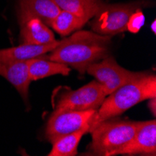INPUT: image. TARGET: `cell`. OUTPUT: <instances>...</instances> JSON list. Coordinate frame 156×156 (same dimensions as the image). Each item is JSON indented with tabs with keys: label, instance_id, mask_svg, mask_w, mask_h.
Here are the masks:
<instances>
[{
	"label": "cell",
	"instance_id": "obj_1",
	"mask_svg": "<svg viewBox=\"0 0 156 156\" xmlns=\"http://www.w3.org/2000/svg\"><path fill=\"white\" fill-rule=\"evenodd\" d=\"M110 43L109 36L80 30L60 40L58 46L47 53L46 57L84 74L89 66L108 56Z\"/></svg>",
	"mask_w": 156,
	"mask_h": 156
},
{
	"label": "cell",
	"instance_id": "obj_2",
	"mask_svg": "<svg viewBox=\"0 0 156 156\" xmlns=\"http://www.w3.org/2000/svg\"><path fill=\"white\" fill-rule=\"evenodd\" d=\"M153 97H156V77L154 74L146 73L142 77L122 85L106 96L91 120L89 133L101 122L118 117L138 103Z\"/></svg>",
	"mask_w": 156,
	"mask_h": 156
},
{
	"label": "cell",
	"instance_id": "obj_3",
	"mask_svg": "<svg viewBox=\"0 0 156 156\" xmlns=\"http://www.w3.org/2000/svg\"><path fill=\"white\" fill-rule=\"evenodd\" d=\"M140 122L124 121L118 117L98 123L91 132L92 142L88 146L90 154L114 156L135 136Z\"/></svg>",
	"mask_w": 156,
	"mask_h": 156
},
{
	"label": "cell",
	"instance_id": "obj_4",
	"mask_svg": "<svg viewBox=\"0 0 156 156\" xmlns=\"http://www.w3.org/2000/svg\"><path fill=\"white\" fill-rule=\"evenodd\" d=\"M151 0H136L129 3L105 4L92 18L91 26L94 33L103 36H115L126 31L129 17L136 9L149 8Z\"/></svg>",
	"mask_w": 156,
	"mask_h": 156
},
{
	"label": "cell",
	"instance_id": "obj_5",
	"mask_svg": "<svg viewBox=\"0 0 156 156\" xmlns=\"http://www.w3.org/2000/svg\"><path fill=\"white\" fill-rule=\"evenodd\" d=\"M106 96L107 94L102 85L93 80L78 90L63 94L58 99L52 114L64 111L97 110Z\"/></svg>",
	"mask_w": 156,
	"mask_h": 156
},
{
	"label": "cell",
	"instance_id": "obj_6",
	"mask_svg": "<svg viewBox=\"0 0 156 156\" xmlns=\"http://www.w3.org/2000/svg\"><path fill=\"white\" fill-rule=\"evenodd\" d=\"M86 72L100 83L107 95L110 94L122 85L129 83L145 75V72H134L122 67L116 60L107 56L106 58L92 64Z\"/></svg>",
	"mask_w": 156,
	"mask_h": 156
},
{
	"label": "cell",
	"instance_id": "obj_7",
	"mask_svg": "<svg viewBox=\"0 0 156 156\" xmlns=\"http://www.w3.org/2000/svg\"><path fill=\"white\" fill-rule=\"evenodd\" d=\"M96 110L64 111L51 114L46 126V137L51 143L66 135L90 128V122Z\"/></svg>",
	"mask_w": 156,
	"mask_h": 156
},
{
	"label": "cell",
	"instance_id": "obj_8",
	"mask_svg": "<svg viewBox=\"0 0 156 156\" xmlns=\"http://www.w3.org/2000/svg\"><path fill=\"white\" fill-rule=\"evenodd\" d=\"M16 14L23 43L43 45L56 40L50 27L37 17L18 8L16 9Z\"/></svg>",
	"mask_w": 156,
	"mask_h": 156
},
{
	"label": "cell",
	"instance_id": "obj_9",
	"mask_svg": "<svg viewBox=\"0 0 156 156\" xmlns=\"http://www.w3.org/2000/svg\"><path fill=\"white\" fill-rule=\"evenodd\" d=\"M117 155H156V122H140L133 138L126 143Z\"/></svg>",
	"mask_w": 156,
	"mask_h": 156
},
{
	"label": "cell",
	"instance_id": "obj_10",
	"mask_svg": "<svg viewBox=\"0 0 156 156\" xmlns=\"http://www.w3.org/2000/svg\"><path fill=\"white\" fill-rule=\"evenodd\" d=\"M0 76L5 78L21 94L22 98L27 103L28 90L31 80L28 73L27 61H0Z\"/></svg>",
	"mask_w": 156,
	"mask_h": 156
},
{
	"label": "cell",
	"instance_id": "obj_11",
	"mask_svg": "<svg viewBox=\"0 0 156 156\" xmlns=\"http://www.w3.org/2000/svg\"><path fill=\"white\" fill-rule=\"evenodd\" d=\"M60 41L53 42L43 45H33L22 43L19 46L0 50V61L13 62V61H27L33 58L39 57L54 50L58 46Z\"/></svg>",
	"mask_w": 156,
	"mask_h": 156
},
{
	"label": "cell",
	"instance_id": "obj_12",
	"mask_svg": "<svg viewBox=\"0 0 156 156\" xmlns=\"http://www.w3.org/2000/svg\"><path fill=\"white\" fill-rule=\"evenodd\" d=\"M28 73L32 81L53 75L67 76L70 73V67L62 63L48 59L46 54H44L28 60Z\"/></svg>",
	"mask_w": 156,
	"mask_h": 156
},
{
	"label": "cell",
	"instance_id": "obj_13",
	"mask_svg": "<svg viewBox=\"0 0 156 156\" xmlns=\"http://www.w3.org/2000/svg\"><path fill=\"white\" fill-rule=\"evenodd\" d=\"M17 8L37 17L49 27L61 10L54 0H17Z\"/></svg>",
	"mask_w": 156,
	"mask_h": 156
},
{
	"label": "cell",
	"instance_id": "obj_14",
	"mask_svg": "<svg viewBox=\"0 0 156 156\" xmlns=\"http://www.w3.org/2000/svg\"><path fill=\"white\" fill-rule=\"evenodd\" d=\"M60 9L90 21L106 3L104 0H54Z\"/></svg>",
	"mask_w": 156,
	"mask_h": 156
},
{
	"label": "cell",
	"instance_id": "obj_15",
	"mask_svg": "<svg viewBox=\"0 0 156 156\" xmlns=\"http://www.w3.org/2000/svg\"><path fill=\"white\" fill-rule=\"evenodd\" d=\"M89 133L88 129H81L80 131L66 135L52 142V148L49 156H75L78 154V146L81 137Z\"/></svg>",
	"mask_w": 156,
	"mask_h": 156
},
{
	"label": "cell",
	"instance_id": "obj_16",
	"mask_svg": "<svg viewBox=\"0 0 156 156\" xmlns=\"http://www.w3.org/2000/svg\"><path fill=\"white\" fill-rule=\"evenodd\" d=\"M86 23V21L75 14L61 9L51 21L50 27L61 36H67L78 29H80Z\"/></svg>",
	"mask_w": 156,
	"mask_h": 156
},
{
	"label": "cell",
	"instance_id": "obj_17",
	"mask_svg": "<svg viewBox=\"0 0 156 156\" xmlns=\"http://www.w3.org/2000/svg\"><path fill=\"white\" fill-rule=\"evenodd\" d=\"M145 23V15L142 9H136L132 15L129 17L128 22L126 24V31H129L130 33L136 34L139 32L141 27L144 25Z\"/></svg>",
	"mask_w": 156,
	"mask_h": 156
},
{
	"label": "cell",
	"instance_id": "obj_18",
	"mask_svg": "<svg viewBox=\"0 0 156 156\" xmlns=\"http://www.w3.org/2000/svg\"><path fill=\"white\" fill-rule=\"evenodd\" d=\"M155 98L156 97H153V98H151V99H149V103H148V106H149V108H150V110L152 112V114H153V116H155V109H156V103H155Z\"/></svg>",
	"mask_w": 156,
	"mask_h": 156
},
{
	"label": "cell",
	"instance_id": "obj_19",
	"mask_svg": "<svg viewBox=\"0 0 156 156\" xmlns=\"http://www.w3.org/2000/svg\"><path fill=\"white\" fill-rule=\"evenodd\" d=\"M155 24H156V22L155 21H153L152 22V24H151V30H152V32L155 34V32H156V30H155Z\"/></svg>",
	"mask_w": 156,
	"mask_h": 156
}]
</instances>
